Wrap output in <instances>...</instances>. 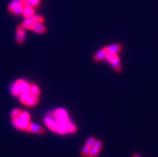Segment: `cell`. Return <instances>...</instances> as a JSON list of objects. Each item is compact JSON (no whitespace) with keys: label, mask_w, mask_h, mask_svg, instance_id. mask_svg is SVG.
I'll use <instances>...</instances> for the list:
<instances>
[{"label":"cell","mask_w":158,"mask_h":157,"mask_svg":"<svg viewBox=\"0 0 158 157\" xmlns=\"http://www.w3.org/2000/svg\"><path fill=\"white\" fill-rule=\"evenodd\" d=\"M45 124L49 129L60 135L72 134L76 131L75 124L71 123L68 112L64 109H57L44 118Z\"/></svg>","instance_id":"1"},{"label":"cell","mask_w":158,"mask_h":157,"mask_svg":"<svg viewBox=\"0 0 158 157\" xmlns=\"http://www.w3.org/2000/svg\"><path fill=\"white\" fill-rule=\"evenodd\" d=\"M31 84L23 80H19L12 84L10 87V92L15 96H19L23 94L29 93Z\"/></svg>","instance_id":"2"},{"label":"cell","mask_w":158,"mask_h":157,"mask_svg":"<svg viewBox=\"0 0 158 157\" xmlns=\"http://www.w3.org/2000/svg\"><path fill=\"white\" fill-rule=\"evenodd\" d=\"M19 99L21 103L27 106H34L38 104L39 97L38 96H33L31 94L25 93L19 96Z\"/></svg>","instance_id":"3"},{"label":"cell","mask_w":158,"mask_h":157,"mask_svg":"<svg viewBox=\"0 0 158 157\" xmlns=\"http://www.w3.org/2000/svg\"><path fill=\"white\" fill-rule=\"evenodd\" d=\"M108 62H110L112 64V67L116 72H120L121 71V66H120V60L117 56V55L115 53H108L105 57Z\"/></svg>","instance_id":"4"},{"label":"cell","mask_w":158,"mask_h":157,"mask_svg":"<svg viewBox=\"0 0 158 157\" xmlns=\"http://www.w3.org/2000/svg\"><path fill=\"white\" fill-rule=\"evenodd\" d=\"M12 123L16 129L21 130V131H27L31 122L26 121L18 116V117L12 119Z\"/></svg>","instance_id":"5"},{"label":"cell","mask_w":158,"mask_h":157,"mask_svg":"<svg viewBox=\"0 0 158 157\" xmlns=\"http://www.w3.org/2000/svg\"><path fill=\"white\" fill-rule=\"evenodd\" d=\"M25 29L26 28L23 26V24L19 25L16 30V41L19 44L23 43L25 39Z\"/></svg>","instance_id":"6"},{"label":"cell","mask_w":158,"mask_h":157,"mask_svg":"<svg viewBox=\"0 0 158 157\" xmlns=\"http://www.w3.org/2000/svg\"><path fill=\"white\" fill-rule=\"evenodd\" d=\"M27 131L33 134H38V135H43L45 132V131H44V129L42 127H40V125H37V124H35V123H30V125H29V127H28Z\"/></svg>","instance_id":"7"},{"label":"cell","mask_w":158,"mask_h":157,"mask_svg":"<svg viewBox=\"0 0 158 157\" xmlns=\"http://www.w3.org/2000/svg\"><path fill=\"white\" fill-rule=\"evenodd\" d=\"M107 54H108L107 48H103L102 50H100V52H98L96 55H95L94 60H96V61H100V60H103L104 59H105Z\"/></svg>","instance_id":"8"},{"label":"cell","mask_w":158,"mask_h":157,"mask_svg":"<svg viewBox=\"0 0 158 157\" xmlns=\"http://www.w3.org/2000/svg\"><path fill=\"white\" fill-rule=\"evenodd\" d=\"M34 13H35L34 7L29 6H25L22 14L26 19H28V18H31V17H32V16L34 15Z\"/></svg>","instance_id":"9"},{"label":"cell","mask_w":158,"mask_h":157,"mask_svg":"<svg viewBox=\"0 0 158 157\" xmlns=\"http://www.w3.org/2000/svg\"><path fill=\"white\" fill-rule=\"evenodd\" d=\"M31 30L37 32V33L44 34V33L46 32L47 29H46V27L44 26V25H43V23H35Z\"/></svg>","instance_id":"10"},{"label":"cell","mask_w":158,"mask_h":157,"mask_svg":"<svg viewBox=\"0 0 158 157\" xmlns=\"http://www.w3.org/2000/svg\"><path fill=\"white\" fill-rule=\"evenodd\" d=\"M107 51H108V53H115L117 54L119 52L121 51L122 49V47L120 44H114V45H112V46L106 47Z\"/></svg>","instance_id":"11"},{"label":"cell","mask_w":158,"mask_h":157,"mask_svg":"<svg viewBox=\"0 0 158 157\" xmlns=\"http://www.w3.org/2000/svg\"><path fill=\"white\" fill-rule=\"evenodd\" d=\"M100 148L95 147V146H92V147H91L90 151H89V153H88V156L87 157H97L98 156L99 153H100Z\"/></svg>","instance_id":"12"},{"label":"cell","mask_w":158,"mask_h":157,"mask_svg":"<svg viewBox=\"0 0 158 157\" xmlns=\"http://www.w3.org/2000/svg\"><path fill=\"white\" fill-rule=\"evenodd\" d=\"M30 94L33 95V96H40V88H38V86L35 85V84H31L30 87Z\"/></svg>","instance_id":"13"},{"label":"cell","mask_w":158,"mask_h":157,"mask_svg":"<svg viewBox=\"0 0 158 157\" xmlns=\"http://www.w3.org/2000/svg\"><path fill=\"white\" fill-rule=\"evenodd\" d=\"M21 2H22V0H14V1H12V2L9 4V6H8V10H9V12L11 13V12L13 11V10L21 3Z\"/></svg>","instance_id":"14"},{"label":"cell","mask_w":158,"mask_h":157,"mask_svg":"<svg viewBox=\"0 0 158 157\" xmlns=\"http://www.w3.org/2000/svg\"><path fill=\"white\" fill-rule=\"evenodd\" d=\"M24 7H25V5H24L23 2H22L21 3L19 4V5L18 6H17V7L15 8V9L14 10H13V11L11 12V13L13 14H15V15H19V14H23V11Z\"/></svg>","instance_id":"15"},{"label":"cell","mask_w":158,"mask_h":157,"mask_svg":"<svg viewBox=\"0 0 158 157\" xmlns=\"http://www.w3.org/2000/svg\"><path fill=\"white\" fill-rule=\"evenodd\" d=\"M90 149H91V147H89L88 145L85 144V145L83 147L82 149H81V151H80V155H81V156L83 157L88 156V153H89V151H90Z\"/></svg>","instance_id":"16"},{"label":"cell","mask_w":158,"mask_h":157,"mask_svg":"<svg viewBox=\"0 0 158 157\" xmlns=\"http://www.w3.org/2000/svg\"><path fill=\"white\" fill-rule=\"evenodd\" d=\"M31 19L35 23H43L44 21V17L40 15H33L32 17H31Z\"/></svg>","instance_id":"17"},{"label":"cell","mask_w":158,"mask_h":157,"mask_svg":"<svg viewBox=\"0 0 158 157\" xmlns=\"http://www.w3.org/2000/svg\"><path fill=\"white\" fill-rule=\"evenodd\" d=\"M19 116L21 119H24V120H26V121L31 122V116H30V115H29V113H28V112H27V111H22Z\"/></svg>","instance_id":"18"},{"label":"cell","mask_w":158,"mask_h":157,"mask_svg":"<svg viewBox=\"0 0 158 157\" xmlns=\"http://www.w3.org/2000/svg\"><path fill=\"white\" fill-rule=\"evenodd\" d=\"M96 139H95L94 137H90V138H88V139H87V141L86 143H85V144H87V145H88L89 147H92V146L94 145V143L95 142H96Z\"/></svg>","instance_id":"19"},{"label":"cell","mask_w":158,"mask_h":157,"mask_svg":"<svg viewBox=\"0 0 158 157\" xmlns=\"http://www.w3.org/2000/svg\"><path fill=\"white\" fill-rule=\"evenodd\" d=\"M21 111H21L20 109H15L14 111L11 112V118H12V119L18 117L19 115H20V113H21Z\"/></svg>","instance_id":"20"},{"label":"cell","mask_w":158,"mask_h":157,"mask_svg":"<svg viewBox=\"0 0 158 157\" xmlns=\"http://www.w3.org/2000/svg\"><path fill=\"white\" fill-rule=\"evenodd\" d=\"M132 157H142V156L137 153H133L132 154Z\"/></svg>","instance_id":"21"},{"label":"cell","mask_w":158,"mask_h":157,"mask_svg":"<svg viewBox=\"0 0 158 157\" xmlns=\"http://www.w3.org/2000/svg\"><path fill=\"white\" fill-rule=\"evenodd\" d=\"M27 1V0H22V2H23V3H24V2H26Z\"/></svg>","instance_id":"22"}]
</instances>
